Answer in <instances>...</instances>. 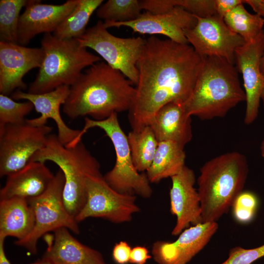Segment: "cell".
I'll list each match as a JSON object with an SVG mask.
<instances>
[{
    "label": "cell",
    "instance_id": "6da1fadb",
    "mask_svg": "<svg viewBox=\"0 0 264 264\" xmlns=\"http://www.w3.org/2000/svg\"><path fill=\"white\" fill-rule=\"evenodd\" d=\"M203 58L188 44L146 40L137 63L138 80L129 110L133 131L149 126L156 112L174 101L186 103L194 88Z\"/></svg>",
    "mask_w": 264,
    "mask_h": 264
},
{
    "label": "cell",
    "instance_id": "7a4b0ae2",
    "mask_svg": "<svg viewBox=\"0 0 264 264\" xmlns=\"http://www.w3.org/2000/svg\"><path fill=\"white\" fill-rule=\"evenodd\" d=\"M133 85L120 71L98 62L85 69L70 87L63 111L73 119L89 115L101 120L129 110L136 91Z\"/></svg>",
    "mask_w": 264,
    "mask_h": 264
},
{
    "label": "cell",
    "instance_id": "3957f363",
    "mask_svg": "<svg viewBox=\"0 0 264 264\" xmlns=\"http://www.w3.org/2000/svg\"><path fill=\"white\" fill-rule=\"evenodd\" d=\"M234 65L217 57L203 58L192 92L185 103L187 113L202 120L223 117L245 94Z\"/></svg>",
    "mask_w": 264,
    "mask_h": 264
},
{
    "label": "cell",
    "instance_id": "277c9868",
    "mask_svg": "<svg viewBox=\"0 0 264 264\" xmlns=\"http://www.w3.org/2000/svg\"><path fill=\"white\" fill-rule=\"evenodd\" d=\"M248 173L245 155L231 152L206 162L197 180L202 223L216 222L242 191Z\"/></svg>",
    "mask_w": 264,
    "mask_h": 264
},
{
    "label": "cell",
    "instance_id": "5b68a950",
    "mask_svg": "<svg viewBox=\"0 0 264 264\" xmlns=\"http://www.w3.org/2000/svg\"><path fill=\"white\" fill-rule=\"evenodd\" d=\"M47 161L55 163L64 174V204L75 219L86 202L87 179L102 175L100 163L82 141L68 148L63 145L55 134L48 135L44 147L34 155L30 162Z\"/></svg>",
    "mask_w": 264,
    "mask_h": 264
},
{
    "label": "cell",
    "instance_id": "8992f818",
    "mask_svg": "<svg viewBox=\"0 0 264 264\" xmlns=\"http://www.w3.org/2000/svg\"><path fill=\"white\" fill-rule=\"evenodd\" d=\"M41 44L44 59L36 78L29 84L28 93H44L61 86L70 87L85 68L101 60L76 39H61L52 33H45Z\"/></svg>",
    "mask_w": 264,
    "mask_h": 264
},
{
    "label": "cell",
    "instance_id": "52a82bcc",
    "mask_svg": "<svg viewBox=\"0 0 264 264\" xmlns=\"http://www.w3.org/2000/svg\"><path fill=\"white\" fill-rule=\"evenodd\" d=\"M95 127L105 132L111 140L116 154L114 167L103 176L107 183L120 193L150 198L153 192L150 182L146 174L140 173L134 166L127 136L119 124L117 113H113L109 117L101 120L86 117L83 129L68 146L69 147L75 146L81 141L83 135L88 130Z\"/></svg>",
    "mask_w": 264,
    "mask_h": 264
},
{
    "label": "cell",
    "instance_id": "ba28073f",
    "mask_svg": "<svg viewBox=\"0 0 264 264\" xmlns=\"http://www.w3.org/2000/svg\"><path fill=\"white\" fill-rule=\"evenodd\" d=\"M65 177L60 169L46 190L41 195L28 199L35 216V224L30 233L15 244L26 249L30 253L37 252L39 239L46 233L65 227L76 234L80 229L75 219L67 212L63 200Z\"/></svg>",
    "mask_w": 264,
    "mask_h": 264
},
{
    "label": "cell",
    "instance_id": "9c48e42d",
    "mask_svg": "<svg viewBox=\"0 0 264 264\" xmlns=\"http://www.w3.org/2000/svg\"><path fill=\"white\" fill-rule=\"evenodd\" d=\"M80 44L95 51L111 67L120 71L133 85L138 80L137 63L146 40L140 37L121 38L109 32L99 21L76 38Z\"/></svg>",
    "mask_w": 264,
    "mask_h": 264
},
{
    "label": "cell",
    "instance_id": "30bf717a",
    "mask_svg": "<svg viewBox=\"0 0 264 264\" xmlns=\"http://www.w3.org/2000/svg\"><path fill=\"white\" fill-rule=\"evenodd\" d=\"M52 127L26 122L0 126V176H8L24 168L45 145Z\"/></svg>",
    "mask_w": 264,
    "mask_h": 264
},
{
    "label": "cell",
    "instance_id": "8fae6325",
    "mask_svg": "<svg viewBox=\"0 0 264 264\" xmlns=\"http://www.w3.org/2000/svg\"><path fill=\"white\" fill-rule=\"evenodd\" d=\"M87 191L86 202L75 218L78 223L90 217L102 218L115 223L126 222L140 211L134 195L114 190L102 175L87 179Z\"/></svg>",
    "mask_w": 264,
    "mask_h": 264
},
{
    "label": "cell",
    "instance_id": "7c38bea8",
    "mask_svg": "<svg viewBox=\"0 0 264 264\" xmlns=\"http://www.w3.org/2000/svg\"><path fill=\"white\" fill-rule=\"evenodd\" d=\"M196 17V25L184 31L188 43L196 52L202 58L217 57L235 64L236 50L245 44L244 40L217 15Z\"/></svg>",
    "mask_w": 264,
    "mask_h": 264
},
{
    "label": "cell",
    "instance_id": "4fadbf2b",
    "mask_svg": "<svg viewBox=\"0 0 264 264\" xmlns=\"http://www.w3.org/2000/svg\"><path fill=\"white\" fill-rule=\"evenodd\" d=\"M264 54V30L253 42L245 43L235 52L236 67L242 77L245 94L246 108L244 122L250 125L257 119L264 78L260 68L261 59Z\"/></svg>",
    "mask_w": 264,
    "mask_h": 264
},
{
    "label": "cell",
    "instance_id": "5bb4252c",
    "mask_svg": "<svg viewBox=\"0 0 264 264\" xmlns=\"http://www.w3.org/2000/svg\"><path fill=\"white\" fill-rule=\"evenodd\" d=\"M196 16L183 8L176 6L169 12L153 14L145 12L136 20L126 22H104L106 28L128 27L141 34L162 35L176 43L188 44L184 31L196 24Z\"/></svg>",
    "mask_w": 264,
    "mask_h": 264
},
{
    "label": "cell",
    "instance_id": "9a60e30c",
    "mask_svg": "<svg viewBox=\"0 0 264 264\" xmlns=\"http://www.w3.org/2000/svg\"><path fill=\"white\" fill-rule=\"evenodd\" d=\"M44 57L40 48L0 41V92L12 94L16 89L25 90L23 77L30 70L40 68Z\"/></svg>",
    "mask_w": 264,
    "mask_h": 264
},
{
    "label": "cell",
    "instance_id": "2e32d148",
    "mask_svg": "<svg viewBox=\"0 0 264 264\" xmlns=\"http://www.w3.org/2000/svg\"><path fill=\"white\" fill-rule=\"evenodd\" d=\"M218 229L216 222L201 223L183 230L173 242L157 241L153 245L158 264H187L209 242Z\"/></svg>",
    "mask_w": 264,
    "mask_h": 264
},
{
    "label": "cell",
    "instance_id": "e0dca14e",
    "mask_svg": "<svg viewBox=\"0 0 264 264\" xmlns=\"http://www.w3.org/2000/svg\"><path fill=\"white\" fill-rule=\"evenodd\" d=\"M170 212L176 216V224L172 235L177 236L190 225L202 223L200 199L194 187L196 177L193 170L186 165L171 177Z\"/></svg>",
    "mask_w": 264,
    "mask_h": 264
},
{
    "label": "cell",
    "instance_id": "ac0fdd59",
    "mask_svg": "<svg viewBox=\"0 0 264 264\" xmlns=\"http://www.w3.org/2000/svg\"><path fill=\"white\" fill-rule=\"evenodd\" d=\"M78 2L79 0H68L62 4L55 5L28 0L19 18L18 44L25 46L39 34L53 33Z\"/></svg>",
    "mask_w": 264,
    "mask_h": 264
},
{
    "label": "cell",
    "instance_id": "d6986e66",
    "mask_svg": "<svg viewBox=\"0 0 264 264\" xmlns=\"http://www.w3.org/2000/svg\"><path fill=\"white\" fill-rule=\"evenodd\" d=\"M70 87L61 86L55 89L44 93L33 94L16 89L11 95L13 100H26L34 105L39 117L26 119V122L34 126L46 125L48 119L53 120L58 130L57 136L60 142L66 146L79 134L80 130L72 129L64 121L60 114V106L64 105L68 96Z\"/></svg>",
    "mask_w": 264,
    "mask_h": 264
},
{
    "label": "cell",
    "instance_id": "ffe728a7",
    "mask_svg": "<svg viewBox=\"0 0 264 264\" xmlns=\"http://www.w3.org/2000/svg\"><path fill=\"white\" fill-rule=\"evenodd\" d=\"M185 103L170 102L161 107L151 120L150 126L158 142L171 141L182 146L192 138L191 116Z\"/></svg>",
    "mask_w": 264,
    "mask_h": 264
},
{
    "label": "cell",
    "instance_id": "44dd1931",
    "mask_svg": "<svg viewBox=\"0 0 264 264\" xmlns=\"http://www.w3.org/2000/svg\"><path fill=\"white\" fill-rule=\"evenodd\" d=\"M54 175L45 165L30 162L19 171L7 176L5 185L0 191V199L20 198L27 200L42 194Z\"/></svg>",
    "mask_w": 264,
    "mask_h": 264
},
{
    "label": "cell",
    "instance_id": "7402d4cb",
    "mask_svg": "<svg viewBox=\"0 0 264 264\" xmlns=\"http://www.w3.org/2000/svg\"><path fill=\"white\" fill-rule=\"evenodd\" d=\"M65 227L54 232L43 259L52 264H107L101 254L76 239Z\"/></svg>",
    "mask_w": 264,
    "mask_h": 264
},
{
    "label": "cell",
    "instance_id": "603a6c76",
    "mask_svg": "<svg viewBox=\"0 0 264 264\" xmlns=\"http://www.w3.org/2000/svg\"><path fill=\"white\" fill-rule=\"evenodd\" d=\"M35 216L27 200L12 198L0 201V237L25 238L32 231Z\"/></svg>",
    "mask_w": 264,
    "mask_h": 264
},
{
    "label": "cell",
    "instance_id": "cb8c5ba5",
    "mask_svg": "<svg viewBox=\"0 0 264 264\" xmlns=\"http://www.w3.org/2000/svg\"><path fill=\"white\" fill-rule=\"evenodd\" d=\"M185 158L184 148L177 143L171 141L158 142L152 164L146 171L149 181L158 183L176 175L185 165Z\"/></svg>",
    "mask_w": 264,
    "mask_h": 264
},
{
    "label": "cell",
    "instance_id": "d4e9b609",
    "mask_svg": "<svg viewBox=\"0 0 264 264\" xmlns=\"http://www.w3.org/2000/svg\"><path fill=\"white\" fill-rule=\"evenodd\" d=\"M103 0H79L73 11L58 26L53 35L61 39L78 38L87 30L92 14L103 2Z\"/></svg>",
    "mask_w": 264,
    "mask_h": 264
},
{
    "label": "cell",
    "instance_id": "484cf974",
    "mask_svg": "<svg viewBox=\"0 0 264 264\" xmlns=\"http://www.w3.org/2000/svg\"><path fill=\"white\" fill-rule=\"evenodd\" d=\"M132 161L139 172L147 171L154 159L158 141L150 126L127 135Z\"/></svg>",
    "mask_w": 264,
    "mask_h": 264
},
{
    "label": "cell",
    "instance_id": "4316f807",
    "mask_svg": "<svg viewBox=\"0 0 264 264\" xmlns=\"http://www.w3.org/2000/svg\"><path fill=\"white\" fill-rule=\"evenodd\" d=\"M223 20L229 29L241 36L245 43L254 41L264 31V19L257 13L248 12L243 3L227 13Z\"/></svg>",
    "mask_w": 264,
    "mask_h": 264
},
{
    "label": "cell",
    "instance_id": "83f0119b",
    "mask_svg": "<svg viewBox=\"0 0 264 264\" xmlns=\"http://www.w3.org/2000/svg\"><path fill=\"white\" fill-rule=\"evenodd\" d=\"M140 0H109L96 10L104 22H126L136 20L141 14Z\"/></svg>",
    "mask_w": 264,
    "mask_h": 264
},
{
    "label": "cell",
    "instance_id": "f1b7e54d",
    "mask_svg": "<svg viewBox=\"0 0 264 264\" xmlns=\"http://www.w3.org/2000/svg\"><path fill=\"white\" fill-rule=\"evenodd\" d=\"M27 0H0V41L18 44V29L20 12Z\"/></svg>",
    "mask_w": 264,
    "mask_h": 264
},
{
    "label": "cell",
    "instance_id": "f546056e",
    "mask_svg": "<svg viewBox=\"0 0 264 264\" xmlns=\"http://www.w3.org/2000/svg\"><path fill=\"white\" fill-rule=\"evenodd\" d=\"M30 101L17 102L2 94H0V126L20 125L25 123L24 117L33 109Z\"/></svg>",
    "mask_w": 264,
    "mask_h": 264
},
{
    "label": "cell",
    "instance_id": "4dcf8cb0",
    "mask_svg": "<svg viewBox=\"0 0 264 264\" xmlns=\"http://www.w3.org/2000/svg\"><path fill=\"white\" fill-rule=\"evenodd\" d=\"M257 196L249 191L241 192L236 198L231 208L234 220L241 224H246L254 219L257 210Z\"/></svg>",
    "mask_w": 264,
    "mask_h": 264
},
{
    "label": "cell",
    "instance_id": "1f68e13d",
    "mask_svg": "<svg viewBox=\"0 0 264 264\" xmlns=\"http://www.w3.org/2000/svg\"><path fill=\"white\" fill-rule=\"evenodd\" d=\"M264 256V244L252 249L240 246L230 250L227 259L221 264H252Z\"/></svg>",
    "mask_w": 264,
    "mask_h": 264
},
{
    "label": "cell",
    "instance_id": "d6a6232c",
    "mask_svg": "<svg viewBox=\"0 0 264 264\" xmlns=\"http://www.w3.org/2000/svg\"><path fill=\"white\" fill-rule=\"evenodd\" d=\"M176 5L198 17L217 15L215 0H176Z\"/></svg>",
    "mask_w": 264,
    "mask_h": 264
},
{
    "label": "cell",
    "instance_id": "836d02e7",
    "mask_svg": "<svg viewBox=\"0 0 264 264\" xmlns=\"http://www.w3.org/2000/svg\"><path fill=\"white\" fill-rule=\"evenodd\" d=\"M142 9L153 14L167 13L176 6V0H140Z\"/></svg>",
    "mask_w": 264,
    "mask_h": 264
},
{
    "label": "cell",
    "instance_id": "e575fe53",
    "mask_svg": "<svg viewBox=\"0 0 264 264\" xmlns=\"http://www.w3.org/2000/svg\"><path fill=\"white\" fill-rule=\"evenodd\" d=\"M132 248L125 241H120L114 246L112 256L117 264H127L129 263Z\"/></svg>",
    "mask_w": 264,
    "mask_h": 264
},
{
    "label": "cell",
    "instance_id": "d590c367",
    "mask_svg": "<svg viewBox=\"0 0 264 264\" xmlns=\"http://www.w3.org/2000/svg\"><path fill=\"white\" fill-rule=\"evenodd\" d=\"M242 3L244 0H215L216 14L223 19L227 13Z\"/></svg>",
    "mask_w": 264,
    "mask_h": 264
},
{
    "label": "cell",
    "instance_id": "8d00e7d4",
    "mask_svg": "<svg viewBox=\"0 0 264 264\" xmlns=\"http://www.w3.org/2000/svg\"><path fill=\"white\" fill-rule=\"evenodd\" d=\"M151 258L146 247L137 246L132 249L129 263L133 264H145Z\"/></svg>",
    "mask_w": 264,
    "mask_h": 264
},
{
    "label": "cell",
    "instance_id": "74e56055",
    "mask_svg": "<svg viewBox=\"0 0 264 264\" xmlns=\"http://www.w3.org/2000/svg\"><path fill=\"white\" fill-rule=\"evenodd\" d=\"M253 11L264 19V0H244Z\"/></svg>",
    "mask_w": 264,
    "mask_h": 264
},
{
    "label": "cell",
    "instance_id": "f35d334b",
    "mask_svg": "<svg viewBox=\"0 0 264 264\" xmlns=\"http://www.w3.org/2000/svg\"><path fill=\"white\" fill-rule=\"evenodd\" d=\"M5 238L0 237V264H11L5 253L4 242Z\"/></svg>",
    "mask_w": 264,
    "mask_h": 264
},
{
    "label": "cell",
    "instance_id": "ab89813d",
    "mask_svg": "<svg viewBox=\"0 0 264 264\" xmlns=\"http://www.w3.org/2000/svg\"><path fill=\"white\" fill-rule=\"evenodd\" d=\"M260 68L262 74L264 78V54L261 59Z\"/></svg>",
    "mask_w": 264,
    "mask_h": 264
},
{
    "label": "cell",
    "instance_id": "60d3db41",
    "mask_svg": "<svg viewBox=\"0 0 264 264\" xmlns=\"http://www.w3.org/2000/svg\"><path fill=\"white\" fill-rule=\"evenodd\" d=\"M30 264H52L49 262V261L42 258V260H39L35 263Z\"/></svg>",
    "mask_w": 264,
    "mask_h": 264
},
{
    "label": "cell",
    "instance_id": "b9f144b4",
    "mask_svg": "<svg viewBox=\"0 0 264 264\" xmlns=\"http://www.w3.org/2000/svg\"><path fill=\"white\" fill-rule=\"evenodd\" d=\"M260 153L261 156L264 158V138L263 139L261 143Z\"/></svg>",
    "mask_w": 264,
    "mask_h": 264
},
{
    "label": "cell",
    "instance_id": "7bdbcfd3",
    "mask_svg": "<svg viewBox=\"0 0 264 264\" xmlns=\"http://www.w3.org/2000/svg\"><path fill=\"white\" fill-rule=\"evenodd\" d=\"M261 100L263 102L264 109V87L263 88V91H262V92Z\"/></svg>",
    "mask_w": 264,
    "mask_h": 264
}]
</instances>
